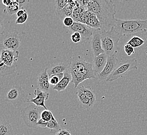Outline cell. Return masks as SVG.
Returning <instances> with one entry per match:
<instances>
[{"label": "cell", "mask_w": 147, "mask_h": 135, "mask_svg": "<svg viewBox=\"0 0 147 135\" xmlns=\"http://www.w3.org/2000/svg\"><path fill=\"white\" fill-rule=\"evenodd\" d=\"M87 10L96 15L102 25V31H109L116 23V5L111 0L88 1Z\"/></svg>", "instance_id": "obj_1"}, {"label": "cell", "mask_w": 147, "mask_h": 135, "mask_svg": "<svg viewBox=\"0 0 147 135\" xmlns=\"http://www.w3.org/2000/svg\"><path fill=\"white\" fill-rule=\"evenodd\" d=\"M69 71L72 76L71 83L75 88L86 80L94 79L96 76L93 70L92 63L87 62L79 56L71 58Z\"/></svg>", "instance_id": "obj_2"}, {"label": "cell", "mask_w": 147, "mask_h": 135, "mask_svg": "<svg viewBox=\"0 0 147 135\" xmlns=\"http://www.w3.org/2000/svg\"><path fill=\"white\" fill-rule=\"evenodd\" d=\"M115 31L121 35L141 34L147 31V19L124 20L116 18Z\"/></svg>", "instance_id": "obj_3"}, {"label": "cell", "mask_w": 147, "mask_h": 135, "mask_svg": "<svg viewBox=\"0 0 147 135\" xmlns=\"http://www.w3.org/2000/svg\"><path fill=\"white\" fill-rule=\"evenodd\" d=\"M122 37L115 31L114 27L109 31H102V48L108 57L118 53L119 41Z\"/></svg>", "instance_id": "obj_4"}, {"label": "cell", "mask_w": 147, "mask_h": 135, "mask_svg": "<svg viewBox=\"0 0 147 135\" xmlns=\"http://www.w3.org/2000/svg\"><path fill=\"white\" fill-rule=\"evenodd\" d=\"M22 37V33H18L17 31L3 30L1 32V50L9 49L17 51L21 45Z\"/></svg>", "instance_id": "obj_5"}, {"label": "cell", "mask_w": 147, "mask_h": 135, "mask_svg": "<svg viewBox=\"0 0 147 135\" xmlns=\"http://www.w3.org/2000/svg\"><path fill=\"white\" fill-rule=\"evenodd\" d=\"M45 109L31 104L21 111L20 116L26 125L30 128H37V123L41 118V114Z\"/></svg>", "instance_id": "obj_6"}, {"label": "cell", "mask_w": 147, "mask_h": 135, "mask_svg": "<svg viewBox=\"0 0 147 135\" xmlns=\"http://www.w3.org/2000/svg\"><path fill=\"white\" fill-rule=\"evenodd\" d=\"M4 98V101L15 107H19L28 101L25 91L21 86L17 85L9 88L5 93Z\"/></svg>", "instance_id": "obj_7"}, {"label": "cell", "mask_w": 147, "mask_h": 135, "mask_svg": "<svg viewBox=\"0 0 147 135\" xmlns=\"http://www.w3.org/2000/svg\"><path fill=\"white\" fill-rule=\"evenodd\" d=\"M138 69V60L136 58L128 59L119 63L112 73L107 79V82L115 81L126 75L131 70Z\"/></svg>", "instance_id": "obj_8"}, {"label": "cell", "mask_w": 147, "mask_h": 135, "mask_svg": "<svg viewBox=\"0 0 147 135\" xmlns=\"http://www.w3.org/2000/svg\"><path fill=\"white\" fill-rule=\"evenodd\" d=\"M118 59L116 55L108 57L107 62L103 70L98 76V79L100 81H106L108 77L110 76L117 66Z\"/></svg>", "instance_id": "obj_9"}, {"label": "cell", "mask_w": 147, "mask_h": 135, "mask_svg": "<svg viewBox=\"0 0 147 135\" xmlns=\"http://www.w3.org/2000/svg\"><path fill=\"white\" fill-rule=\"evenodd\" d=\"M101 32V29H95L91 37V47L94 57L98 56L101 53H105L102 46Z\"/></svg>", "instance_id": "obj_10"}, {"label": "cell", "mask_w": 147, "mask_h": 135, "mask_svg": "<svg viewBox=\"0 0 147 135\" xmlns=\"http://www.w3.org/2000/svg\"><path fill=\"white\" fill-rule=\"evenodd\" d=\"M69 28L74 32H78L80 34L82 37L85 39H89L92 37L95 30L86 24L79 22H75L73 25Z\"/></svg>", "instance_id": "obj_11"}, {"label": "cell", "mask_w": 147, "mask_h": 135, "mask_svg": "<svg viewBox=\"0 0 147 135\" xmlns=\"http://www.w3.org/2000/svg\"><path fill=\"white\" fill-rule=\"evenodd\" d=\"M19 55L20 52L18 51L2 49L1 53V61L9 67H11L13 65L14 62L18 60Z\"/></svg>", "instance_id": "obj_12"}, {"label": "cell", "mask_w": 147, "mask_h": 135, "mask_svg": "<svg viewBox=\"0 0 147 135\" xmlns=\"http://www.w3.org/2000/svg\"><path fill=\"white\" fill-rule=\"evenodd\" d=\"M34 94L36 96V98L28 100L27 102L34 104L38 107H43L45 110H48L45 106V101L49 99L50 94L49 92H45L37 88L34 90Z\"/></svg>", "instance_id": "obj_13"}, {"label": "cell", "mask_w": 147, "mask_h": 135, "mask_svg": "<svg viewBox=\"0 0 147 135\" xmlns=\"http://www.w3.org/2000/svg\"><path fill=\"white\" fill-rule=\"evenodd\" d=\"M108 57L105 53H101L94 57L92 65L96 76H98L103 70L107 62Z\"/></svg>", "instance_id": "obj_14"}, {"label": "cell", "mask_w": 147, "mask_h": 135, "mask_svg": "<svg viewBox=\"0 0 147 135\" xmlns=\"http://www.w3.org/2000/svg\"><path fill=\"white\" fill-rule=\"evenodd\" d=\"M49 76L48 73V68H46L40 73L37 78V85L40 90L49 92L50 90Z\"/></svg>", "instance_id": "obj_15"}, {"label": "cell", "mask_w": 147, "mask_h": 135, "mask_svg": "<svg viewBox=\"0 0 147 135\" xmlns=\"http://www.w3.org/2000/svg\"><path fill=\"white\" fill-rule=\"evenodd\" d=\"M72 76L69 71V69L64 72V75L62 80L59 82L58 84L53 87L54 90H57L59 92L65 90L66 87L68 86L69 84L71 82Z\"/></svg>", "instance_id": "obj_16"}, {"label": "cell", "mask_w": 147, "mask_h": 135, "mask_svg": "<svg viewBox=\"0 0 147 135\" xmlns=\"http://www.w3.org/2000/svg\"><path fill=\"white\" fill-rule=\"evenodd\" d=\"M48 68V73L49 76L53 74L64 73L69 69L68 64H52Z\"/></svg>", "instance_id": "obj_17"}, {"label": "cell", "mask_w": 147, "mask_h": 135, "mask_svg": "<svg viewBox=\"0 0 147 135\" xmlns=\"http://www.w3.org/2000/svg\"><path fill=\"white\" fill-rule=\"evenodd\" d=\"M76 94L78 97V98L80 104L84 109L88 110L93 107V104H92L90 100L89 99L87 96L85 95L82 91H81L79 89H77Z\"/></svg>", "instance_id": "obj_18"}, {"label": "cell", "mask_w": 147, "mask_h": 135, "mask_svg": "<svg viewBox=\"0 0 147 135\" xmlns=\"http://www.w3.org/2000/svg\"><path fill=\"white\" fill-rule=\"evenodd\" d=\"M78 89L82 91L85 95L87 96L89 99L90 100L92 104L94 105L96 101V95L94 90L90 87H85V86L83 85L79 86L78 88Z\"/></svg>", "instance_id": "obj_19"}, {"label": "cell", "mask_w": 147, "mask_h": 135, "mask_svg": "<svg viewBox=\"0 0 147 135\" xmlns=\"http://www.w3.org/2000/svg\"><path fill=\"white\" fill-rule=\"evenodd\" d=\"M86 25L91 28L94 29H102V25H101V23L100 22L99 19L98 18V17H96V15L94 14L93 13L91 12H90L89 18Z\"/></svg>", "instance_id": "obj_20"}, {"label": "cell", "mask_w": 147, "mask_h": 135, "mask_svg": "<svg viewBox=\"0 0 147 135\" xmlns=\"http://www.w3.org/2000/svg\"><path fill=\"white\" fill-rule=\"evenodd\" d=\"M74 8L69 4H68L65 6L64 9L62 10L57 11V15L59 16L60 19L63 20V19L67 17H71Z\"/></svg>", "instance_id": "obj_21"}, {"label": "cell", "mask_w": 147, "mask_h": 135, "mask_svg": "<svg viewBox=\"0 0 147 135\" xmlns=\"http://www.w3.org/2000/svg\"><path fill=\"white\" fill-rule=\"evenodd\" d=\"M0 135H14V130L10 123L1 122L0 125Z\"/></svg>", "instance_id": "obj_22"}, {"label": "cell", "mask_w": 147, "mask_h": 135, "mask_svg": "<svg viewBox=\"0 0 147 135\" xmlns=\"http://www.w3.org/2000/svg\"><path fill=\"white\" fill-rule=\"evenodd\" d=\"M16 71V68L14 65L11 67H9L5 65L3 62L0 63V75L1 77L10 75L11 74L14 73Z\"/></svg>", "instance_id": "obj_23"}, {"label": "cell", "mask_w": 147, "mask_h": 135, "mask_svg": "<svg viewBox=\"0 0 147 135\" xmlns=\"http://www.w3.org/2000/svg\"><path fill=\"white\" fill-rule=\"evenodd\" d=\"M20 6L16 1H13L11 4L9 6V7H6L4 11L7 14L11 16L15 14H16L17 11L20 10Z\"/></svg>", "instance_id": "obj_24"}, {"label": "cell", "mask_w": 147, "mask_h": 135, "mask_svg": "<svg viewBox=\"0 0 147 135\" xmlns=\"http://www.w3.org/2000/svg\"><path fill=\"white\" fill-rule=\"evenodd\" d=\"M144 43L145 41L144 39L138 36H135L133 37L126 44L131 45L134 48H136L141 46Z\"/></svg>", "instance_id": "obj_25"}, {"label": "cell", "mask_w": 147, "mask_h": 135, "mask_svg": "<svg viewBox=\"0 0 147 135\" xmlns=\"http://www.w3.org/2000/svg\"><path fill=\"white\" fill-rule=\"evenodd\" d=\"M64 75V73H60L57 74H53L49 76V82L51 85L55 86L59 83L62 80Z\"/></svg>", "instance_id": "obj_26"}, {"label": "cell", "mask_w": 147, "mask_h": 135, "mask_svg": "<svg viewBox=\"0 0 147 135\" xmlns=\"http://www.w3.org/2000/svg\"><path fill=\"white\" fill-rule=\"evenodd\" d=\"M85 10H87V9H86L85 8L82 7V6L76 7L75 9H74L71 17L75 22H79V17Z\"/></svg>", "instance_id": "obj_27"}, {"label": "cell", "mask_w": 147, "mask_h": 135, "mask_svg": "<svg viewBox=\"0 0 147 135\" xmlns=\"http://www.w3.org/2000/svg\"><path fill=\"white\" fill-rule=\"evenodd\" d=\"M47 128L51 130H61V127L59 123L57 122V120L54 118V116L52 117V118L51 120V121H49L48 123V126Z\"/></svg>", "instance_id": "obj_28"}, {"label": "cell", "mask_w": 147, "mask_h": 135, "mask_svg": "<svg viewBox=\"0 0 147 135\" xmlns=\"http://www.w3.org/2000/svg\"><path fill=\"white\" fill-rule=\"evenodd\" d=\"M69 1L66 0H57L54 1V5L57 11H59L64 9L68 4Z\"/></svg>", "instance_id": "obj_29"}, {"label": "cell", "mask_w": 147, "mask_h": 135, "mask_svg": "<svg viewBox=\"0 0 147 135\" xmlns=\"http://www.w3.org/2000/svg\"><path fill=\"white\" fill-rule=\"evenodd\" d=\"M53 116V115L52 113L49 110H43L41 114V118L47 122H49V121H51Z\"/></svg>", "instance_id": "obj_30"}, {"label": "cell", "mask_w": 147, "mask_h": 135, "mask_svg": "<svg viewBox=\"0 0 147 135\" xmlns=\"http://www.w3.org/2000/svg\"><path fill=\"white\" fill-rule=\"evenodd\" d=\"M89 16H90V11H88L87 10H85L79 17V23L86 25L89 18Z\"/></svg>", "instance_id": "obj_31"}, {"label": "cell", "mask_w": 147, "mask_h": 135, "mask_svg": "<svg viewBox=\"0 0 147 135\" xmlns=\"http://www.w3.org/2000/svg\"><path fill=\"white\" fill-rule=\"evenodd\" d=\"M28 18V14L27 12L25 14L23 15V16L17 18L16 20H15V24L16 25H22L23 23H26L27 20Z\"/></svg>", "instance_id": "obj_32"}, {"label": "cell", "mask_w": 147, "mask_h": 135, "mask_svg": "<svg viewBox=\"0 0 147 135\" xmlns=\"http://www.w3.org/2000/svg\"><path fill=\"white\" fill-rule=\"evenodd\" d=\"M124 51L125 53H126L128 56H130L134 53H135V51L134 50V48L133 46L127 44H126L124 46Z\"/></svg>", "instance_id": "obj_33"}, {"label": "cell", "mask_w": 147, "mask_h": 135, "mask_svg": "<svg viewBox=\"0 0 147 135\" xmlns=\"http://www.w3.org/2000/svg\"><path fill=\"white\" fill-rule=\"evenodd\" d=\"M63 23L64 25L68 28H70L72 25H73L74 23H75L73 19L71 17H67L65 18L63 20Z\"/></svg>", "instance_id": "obj_34"}, {"label": "cell", "mask_w": 147, "mask_h": 135, "mask_svg": "<svg viewBox=\"0 0 147 135\" xmlns=\"http://www.w3.org/2000/svg\"><path fill=\"white\" fill-rule=\"evenodd\" d=\"M82 35L78 32H74L71 35V39L74 43H79L82 40Z\"/></svg>", "instance_id": "obj_35"}, {"label": "cell", "mask_w": 147, "mask_h": 135, "mask_svg": "<svg viewBox=\"0 0 147 135\" xmlns=\"http://www.w3.org/2000/svg\"><path fill=\"white\" fill-rule=\"evenodd\" d=\"M48 123V122L44 121V120H43L42 119L40 118L37 123V126L40 127H42V128H45V127H47Z\"/></svg>", "instance_id": "obj_36"}, {"label": "cell", "mask_w": 147, "mask_h": 135, "mask_svg": "<svg viewBox=\"0 0 147 135\" xmlns=\"http://www.w3.org/2000/svg\"><path fill=\"white\" fill-rule=\"evenodd\" d=\"M26 13H27L26 10L22 7L18 11H17V13L16 14V17H17V18H18V17L23 16V15L25 14Z\"/></svg>", "instance_id": "obj_37"}, {"label": "cell", "mask_w": 147, "mask_h": 135, "mask_svg": "<svg viewBox=\"0 0 147 135\" xmlns=\"http://www.w3.org/2000/svg\"><path fill=\"white\" fill-rule=\"evenodd\" d=\"M12 1L11 0H2V2L4 5L6 7H7L11 4Z\"/></svg>", "instance_id": "obj_38"}, {"label": "cell", "mask_w": 147, "mask_h": 135, "mask_svg": "<svg viewBox=\"0 0 147 135\" xmlns=\"http://www.w3.org/2000/svg\"><path fill=\"white\" fill-rule=\"evenodd\" d=\"M61 131L63 135H72L71 134V132L68 130L63 129V130H61Z\"/></svg>", "instance_id": "obj_39"}, {"label": "cell", "mask_w": 147, "mask_h": 135, "mask_svg": "<svg viewBox=\"0 0 147 135\" xmlns=\"http://www.w3.org/2000/svg\"><path fill=\"white\" fill-rule=\"evenodd\" d=\"M16 1L18 3H19L20 7H21V6L24 5L26 3H28L29 2L28 1H26V0H16Z\"/></svg>", "instance_id": "obj_40"}, {"label": "cell", "mask_w": 147, "mask_h": 135, "mask_svg": "<svg viewBox=\"0 0 147 135\" xmlns=\"http://www.w3.org/2000/svg\"><path fill=\"white\" fill-rule=\"evenodd\" d=\"M55 135H63L62 134V132H61V130H58V131L56 132Z\"/></svg>", "instance_id": "obj_41"}, {"label": "cell", "mask_w": 147, "mask_h": 135, "mask_svg": "<svg viewBox=\"0 0 147 135\" xmlns=\"http://www.w3.org/2000/svg\"><path fill=\"white\" fill-rule=\"evenodd\" d=\"M24 135L23 134H22V133H20V134H17V135Z\"/></svg>", "instance_id": "obj_42"}]
</instances>
